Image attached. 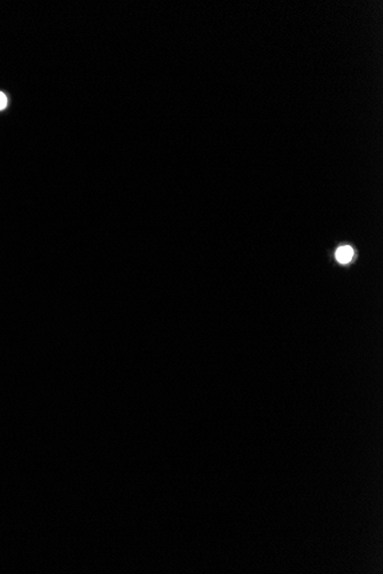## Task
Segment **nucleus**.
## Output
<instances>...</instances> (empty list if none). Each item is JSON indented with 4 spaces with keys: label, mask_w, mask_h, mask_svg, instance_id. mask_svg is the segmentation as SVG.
Instances as JSON below:
<instances>
[{
    "label": "nucleus",
    "mask_w": 383,
    "mask_h": 574,
    "mask_svg": "<svg viewBox=\"0 0 383 574\" xmlns=\"http://www.w3.org/2000/svg\"><path fill=\"white\" fill-rule=\"evenodd\" d=\"M353 256H354L353 249L349 247V245H343V247H340L338 250H336V254H335L336 259H338V262L341 263V264L350 263L351 260H352Z\"/></svg>",
    "instance_id": "obj_1"
},
{
    "label": "nucleus",
    "mask_w": 383,
    "mask_h": 574,
    "mask_svg": "<svg viewBox=\"0 0 383 574\" xmlns=\"http://www.w3.org/2000/svg\"><path fill=\"white\" fill-rule=\"evenodd\" d=\"M7 96L0 92V110H3L7 107Z\"/></svg>",
    "instance_id": "obj_2"
}]
</instances>
